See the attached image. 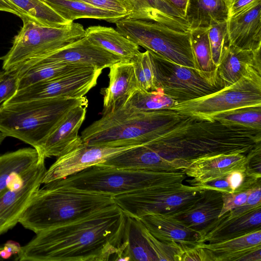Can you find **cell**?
I'll return each mask as SVG.
<instances>
[{
	"mask_svg": "<svg viewBox=\"0 0 261 261\" xmlns=\"http://www.w3.org/2000/svg\"><path fill=\"white\" fill-rule=\"evenodd\" d=\"M126 215L117 205L36 233L21 247L20 261L113 260L122 243Z\"/></svg>",
	"mask_w": 261,
	"mask_h": 261,
	"instance_id": "obj_1",
	"label": "cell"
},
{
	"mask_svg": "<svg viewBox=\"0 0 261 261\" xmlns=\"http://www.w3.org/2000/svg\"><path fill=\"white\" fill-rule=\"evenodd\" d=\"M261 143V130L186 116L146 144L172 171L195 160L221 154H247Z\"/></svg>",
	"mask_w": 261,
	"mask_h": 261,
	"instance_id": "obj_2",
	"label": "cell"
},
{
	"mask_svg": "<svg viewBox=\"0 0 261 261\" xmlns=\"http://www.w3.org/2000/svg\"><path fill=\"white\" fill-rule=\"evenodd\" d=\"M33 195L19 223L35 233L116 205L110 195L44 184Z\"/></svg>",
	"mask_w": 261,
	"mask_h": 261,
	"instance_id": "obj_3",
	"label": "cell"
},
{
	"mask_svg": "<svg viewBox=\"0 0 261 261\" xmlns=\"http://www.w3.org/2000/svg\"><path fill=\"white\" fill-rule=\"evenodd\" d=\"M186 116L170 109L140 111L122 106L102 117L81 133L84 144L111 147L145 144Z\"/></svg>",
	"mask_w": 261,
	"mask_h": 261,
	"instance_id": "obj_4",
	"label": "cell"
},
{
	"mask_svg": "<svg viewBox=\"0 0 261 261\" xmlns=\"http://www.w3.org/2000/svg\"><path fill=\"white\" fill-rule=\"evenodd\" d=\"M86 102L88 100L85 96L3 103L0 106V132L37 149L71 109Z\"/></svg>",
	"mask_w": 261,
	"mask_h": 261,
	"instance_id": "obj_5",
	"label": "cell"
},
{
	"mask_svg": "<svg viewBox=\"0 0 261 261\" xmlns=\"http://www.w3.org/2000/svg\"><path fill=\"white\" fill-rule=\"evenodd\" d=\"M187 177L182 171L137 170L96 165L50 183L113 197L151 187L183 182Z\"/></svg>",
	"mask_w": 261,
	"mask_h": 261,
	"instance_id": "obj_6",
	"label": "cell"
},
{
	"mask_svg": "<svg viewBox=\"0 0 261 261\" xmlns=\"http://www.w3.org/2000/svg\"><path fill=\"white\" fill-rule=\"evenodd\" d=\"M115 23L119 32L150 54L199 69L192 50L190 32L154 21L126 17Z\"/></svg>",
	"mask_w": 261,
	"mask_h": 261,
	"instance_id": "obj_7",
	"label": "cell"
},
{
	"mask_svg": "<svg viewBox=\"0 0 261 261\" xmlns=\"http://www.w3.org/2000/svg\"><path fill=\"white\" fill-rule=\"evenodd\" d=\"M21 19L23 25L15 37L12 46L0 57L4 70L43 57L85 36V29L77 22L53 27L26 17Z\"/></svg>",
	"mask_w": 261,
	"mask_h": 261,
	"instance_id": "obj_8",
	"label": "cell"
},
{
	"mask_svg": "<svg viewBox=\"0 0 261 261\" xmlns=\"http://www.w3.org/2000/svg\"><path fill=\"white\" fill-rule=\"evenodd\" d=\"M246 107H261V71L256 69L231 85L178 103L170 109L183 116L214 121V117L220 114Z\"/></svg>",
	"mask_w": 261,
	"mask_h": 261,
	"instance_id": "obj_9",
	"label": "cell"
},
{
	"mask_svg": "<svg viewBox=\"0 0 261 261\" xmlns=\"http://www.w3.org/2000/svg\"><path fill=\"white\" fill-rule=\"evenodd\" d=\"M151 55L156 70L157 89H162L177 103L204 96L224 87L217 68L204 71Z\"/></svg>",
	"mask_w": 261,
	"mask_h": 261,
	"instance_id": "obj_10",
	"label": "cell"
},
{
	"mask_svg": "<svg viewBox=\"0 0 261 261\" xmlns=\"http://www.w3.org/2000/svg\"><path fill=\"white\" fill-rule=\"evenodd\" d=\"M203 191L178 182L116 195L113 199L126 216L139 218L149 213L176 211L195 200Z\"/></svg>",
	"mask_w": 261,
	"mask_h": 261,
	"instance_id": "obj_11",
	"label": "cell"
},
{
	"mask_svg": "<svg viewBox=\"0 0 261 261\" xmlns=\"http://www.w3.org/2000/svg\"><path fill=\"white\" fill-rule=\"evenodd\" d=\"M102 70L91 68L33 84L17 90L3 103H11L56 97H82L97 85Z\"/></svg>",
	"mask_w": 261,
	"mask_h": 261,
	"instance_id": "obj_12",
	"label": "cell"
},
{
	"mask_svg": "<svg viewBox=\"0 0 261 261\" xmlns=\"http://www.w3.org/2000/svg\"><path fill=\"white\" fill-rule=\"evenodd\" d=\"M42 156L30 172L11 183L0 193V235L18 223L34 193L40 188L46 171Z\"/></svg>",
	"mask_w": 261,
	"mask_h": 261,
	"instance_id": "obj_13",
	"label": "cell"
},
{
	"mask_svg": "<svg viewBox=\"0 0 261 261\" xmlns=\"http://www.w3.org/2000/svg\"><path fill=\"white\" fill-rule=\"evenodd\" d=\"M120 61H127L94 44L85 37L40 58L17 67L21 73L32 65L41 62H62L103 69Z\"/></svg>",
	"mask_w": 261,
	"mask_h": 261,
	"instance_id": "obj_14",
	"label": "cell"
},
{
	"mask_svg": "<svg viewBox=\"0 0 261 261\" xmlns=\"http://www.w3.org/2000/svg\"><path fill=\"white\" fill-rule=\"evenodd\" d=\"M138 145L111 147L88 146L83 143L68 153L57 158L46 170L42 184L65 178L91 166L101 164L110 157Z\"/></svg>",
	"mask_w": 261,
	"mask_h": 261,
	"instance_id": "obj_15",
	"label": "cell"
},
{
	"mask_svg": "<svg viewBox=\"0 0 261 261\" xmlns=\"http://www.w3.org/2000/svg\"><path fill=\"white\" fill-rule=\"evenodd\" d=\"M88 102L71 109L37 150L45 158L60 157L83 144L79 131L85 119Z\"/></svg>",
	"mask_w": 261,
	"mask_h": 261,
	"instance_id": "obj_16",
	"label": "cell"
},
{
	"mask_svg": "<svg viewBox=\"0 0 261 261\" xmlns=\"http://www.w3.org/2000/svg\"><path fill=\"white\" fill-rule=\"evenodd\" d=\"M109 69V86L101 89L103 95L102 115L122 107L139 89L132 61L117 62Z\"/></svg>",
	"mask_w": 261,
	"mask_h": 261,
	"instance_id": "obj_17",
	"label": "cell"
},
{
	"mask_svg": "<svg viewBox=\"0 0 261 261\" xmlns=\"http://www.w3.org/2000/svg\"><path fill=\"white\" fill-rule=\"evenodd\" d=\"M226 22L229 44L242 49H260L261 2L228 18Z\"/></svg>",
	"mask_w": 261,
	"mask_h": 261,
	"instance_id": "obj_18",
	"label": "cell"
},
{
	"mask_svg": "<svg viewBox=\"0 0 261 261\" xmlns=\"http://www.w3.org/2000/svg\"><path fill=\"white\" fill-rule=\"evenodd\" d=\"M222 205L221 192L213 190H204L201 195L190 203L176 211L166 213L200 232L218 218Z\"/></svg>",
	"mask_w": 261,
	"mask_h": 261,
	"instance_id": "obj_19",
	"label": "cell"
},
{
	"mask_svg": "<svg viewBox=\"0 0 261 261\" xmlns=\"http://www.w3.org/2000/svg\"><path fill=\"white\" fill-rule=\"evenodd\" d=\"M137 219L154 237L165 244L175 242L196 246L203 243L199 231L168 213H149Z\"/></svg>",
	"mask_w": 261,
	"mask_h": 261,
	"instance_id": "obj_20",
	"label": "cell"
},
{
	"mask_svg": "<svg viewBox=\"0 0 261 261\" xmlns=\"http://www.w3.org/2000/svg\"><path fill=\"white\" fill-rule=\"evenodd\" d=\"M228 214L218 217L200 232L201 243L224 241L261 229V207L232 219L228 218Z\"/></svg>",
	"mask_w": 261,
	"mask_h": 261,
	"instance_id": "obj_21",
	"label": "cell"
},
{
	"mask_svg": "<svg viewBox=\"0 0 261 261\" xmlns=\"http://www.w3.org/2000/svg\"><path fill=\"white\" fill-rule=\"evenodd\" d=\"M248 159L241 153L221 154L197 159L182 170L191 186H195L229 172L246 166Z\"/></svg>",
	"mask_w": 261,
	"mask_h": 261,
	"instance_id": "obj_22",
	"label": "cell"
},
{
	"mask_svg": "<svg viewBox=\"0 0 261 261\" xmlns=\"http://www.w3.org/2000/svg\"><path fill=\"white\" fill-rule=\"evenodd\" d=\"M217 69L224 87L231 85L253 69L261 71L260 49H242L229 44L228 40Z\"/></svg>",
	"mask_w": 261,
	"mask_h": 261,
	"instance_id": "obj_23",
	"label": "cell"
},
{
	"mask_svg": "<svg viewBox=\"0 0 261 261\" xmlns=\"http://www.w3.org/2000/svg\"><path fill=\"white\" fill-rule=\"evenodd\" d=\"M89 41L127 61H133L141 53L139 46L117 29L101 25H92L85 29Z\"/></svg>",
	"mask_w": 261,
	"mask_h": 261,
	"instance_id": "obj_24",
	"label": "cell"
},
{
	"mask_svg": "<svg viewBox=\"0 0 261 261\" xmlns=\"http://www.w3.org/2000/svg\"><path fill=\"white\" fill-rule=\"evenodd\" d=\"M113 260L158 261L142 233L138 219L126 215L122 241Z\"/></svg>",
	"mask_w": 261,
	"mask_h": 261,
	"instance_id": "obj_25",
	"label": "cell"
},
{
	"mask_svg": "<svg viewBox=\"0 0 261 261\" xmlns=\"http://www.w3.org/2000/svg\"><path fill=\"white\" fill-rule=\"evenodd\" d=\"M198 245L212 253L214 261H244L247 254L261 249V229L230 240Z\"/></svg>",
	"mask_w": 261,
	"mask_h": 261,
	"instance_id": "obj_26",
	"label": "cell"
},
{
	"mask_svg": "<svg viewBox=\"0 0 261 261\" xmlns=\"http://www.w3.org/2000/svg\"><path fill=\"white\" fill-rule=\"evenodd\" d=\"M42 156L34 147L0 155V193L14 180L30 172Z\"/></svg>",
	"mask_w": 261,
	"mask_h": 261,
	"instance_id": "obj_27",
	"label": "cell"
},
{
	"mask_svg": "<svg viewBox=\"0 0 261 261\" xmlns=\"http://www.w3.org/2000/svg\"><path fill=\"white\" fill-rule=\"evenodd\" d=\"M185 18L190 30L208 28L226 21V0H188Z\"/></svg>",
	"mask_w": 261,
	"mask_h": 261,
	"instance_id": "obj_28",
	"label": "cell"
},
{
	"mask_svg": "<svg viewBox=\"0 0 261 261\" xmlns=\"http://www.w3.org/2000/svg\"><path fill=\"white\" fill-rule=\"evenodd\" d=\"M261 183V173L248 165L206 181L194 187L204 190H213L221 193H233L252 188Z\"/></svg>",
	"mask_w": 261,
	"mask_h": 261,
	"instance_id": "obj_29",
	"label": "cell"
},
{
	"mask_svg": "<svg viewBox=\"0 0 261 261\" xmlns=\"http://www.w3.org/2000/svg\"><path fill=\"white\" fill-rule=\"evenodd\" d=\"M69 22L80 18H92L115 23L123 15L103 10L78 0H42Z\"/></svg>",
	"mask_w": 261,
	"mask_h": 261,
	"instance_id": "obj_30",
	"label": "cell"
},
{
	"mask_svg": "<svg viewBox=\"0 0 261 261\" xmlns=\"http://www.w3.org/2000/svg\"><path fill=\"white\" fill-rule=\"evenodd\" d=\"M91 68L93 67L62 62L38 63L19 74L18 90L33 84Z\"/></svg>",
	"mask_w": 261,
	"mask_h": 261,
	"instance_id": "obj_31",
	"label": "cell"
},
{
	"mask_svg": "<svg viewBox=\"0 0 261 261\" xmlns=\"http://www.w3.org/2000/svg\"><path fill=\"white\" fill-rule=\"evenodd\" d=\"M20 14L40 24L60 27L70 23L42 0H5Z\"/></svg>",
	"mask_w": 261,
	"mask_h": 261,
	"instance_id": "obj_32",
	"label": "cell"
},
{
	"mask_svg": "<svg viewBox=\"0 0 261 261\" xmlns=\"http://www.w3.org/2000/svg\"><path fill=\"white\" fill-rule=\"evenodd\" d=\"M177 103L161 89L151 91L138 89L123 106L138 110L150 111L170 109Z\"/></svg>",
	"mask_w": 261,
	"mask_h": 261,
	"instance_id": "obj_33",
	"label": "cell"
},
{
	"mask_svg": "<svg viewBox=\"0 0 261 261\" xmlns=\"http://www.w3.org/2000/svg\"><path fill=\"white\" fill-rule=\"evenodd\" d=\"M225 125L261 130V107H246L220 114L214 118Z\"/></svg>",
	"mask_w": 261,
	"mask_h": 261,
	"instance_id": "obj_34",
	"label": "cell"
},
{
	"mask_svg": "<svg viewBox=\"0 0 261 261\" xmlns=\"http://www.w3.org/2000/svg\"><path fill=\"white\" fill-rule=\"evenodd\" d=\"M208 28L194 29L190 31L191 45L197 65L199 70L204 71H212L217 68L212 59Z\"/></svg>",
	"mask_w": 261,
	"mask_h": 261,
	"instance_id": "obj_35",
	"label": "cell"
},
{
	"mask_svg": "<svg viewBox=\"0 0 261 261\" xmlns=\"http://www.w3.org/2000/svg\"><path fill=\"white\" fill-rule=\"evenodd\" d=\"M139 90H158L156 70L151 54L147 50L141 53L133 61Z\"/></svg>",
	"mask_w": 261,
	"mask_h": 261,
	"instance_id": "obj_36",
	"label": "cell"
},
{
	"mask_svg": "<svg viewBox=\"0 0 261 261\" xmlns=\"http://www.w3.org/2000/svg\"><path fill=\"white\" fill-rule=\"evenodd\" d=\"M226 21L213 25L208 30L212 59L216 68L220 60L224 46L228 40Z\"/></svg>",
	"mask_w": 261,
	"mask_h": 261,
	"instance_id": "obj_37",
	"label": "cell"
},
{
	"mask_svg": "<svg viewBox=\"0 0 261 261\" xmlns=\"http://www.w3.org/2000/svg\"><path fill=\"white\" fill-rule=\"evenodd\" d=\"M94 7L112 12L129 16L133 11L130 0H78Z\"/></svg>",
	"mask_w": 261,
	"mask_h": 261,
	"instance_id": "obj_38",
	"label": "cell"
},
{
	"mask_svg": "<svg viewBox=\"0 0 261 261\" xmlns=\"http://www.w3.org/2000/svg\"><path fill=\"white\" fill-rule=\"evenodd\" d=\"M140 222L142 233L156 255L158 261H174L173 248L154 237L141 221Z\"/></svg>",
	"mask_w": 261,
	"mask_h": 261,
	"instance_id": "obj_39",
	"label": "cell"
},
{
	"mask_svg": "<svg viewBox=\"0 0 261 261\" xmlns=\"http://www.w3.org/2000/svg\"><path fill=\"white\" fill-rule=\"evenodd\" d=\"M19 74L16 70H4L0 75V106L18 90Z\"/></svg>",
	"mask_w": 261,
	"mask_h": 261,
	"instance_id": "obj_40",
	"label": "cell"
},
{
	"mask_svg": "<svg viewBox=\"0 0 261 261\" xmlns=\"http://www.w3.org/2000/svg\"><path fill=\"white\" fill-rule=\"evenodd\" d=\"M259 207H261V184L257 185L252 189L244 203L229 212L228 218L239 217Z\"/></svg>",
	"mask_w": 261,
	"mask_h": 261,
	"instance_id": "obj_41",
	"label": "cell"
},
{
	"mask_svg": "<svg viewBox=\"0 0 261 261\" xmlns=\"http://www.w3.org/2000/svg\"><path fill=\"white\" fill-rule=\"evenodd\" d=\"M254 187L244 191L237 193H221L223 205L218 217L223 215L226 212H231L244 203L247 200L248 195Z\"/></svg>",
	"mask_w": 261,
	"mask_h": 261,
	"instance_id": "obj_42",
	"label": "cell"
},
{
	"mask_svg": "<svg viewBox=\"0 0 261 261\" xmlns=\"http://www.w3.org/2000/svg\"><path fill=\"white\" fill-rule=\"evenodd\" d=\"M259 2H261V0H226L228 18L236 15Z\"/></svg>",
	"mask_w": 261,
	"mask_h": 261,
	"instance_id": "obj_43",
	"label": "cell"
},
{
	"mask_svg": "<svg viewBox=\"0 0 261 261\" xmlns=\"http://www.w3.org/2000/svg\"><path fill=\"white\" fill-rule=\"evenodd\" d=\"M20 245L13 241H8L5 243L0 250V257L2 260L13 258L18 259V255L20 251Z\"/></svg>",
	"mask_w": 261,
	"mask_h": 261,
	"instance_id": "obj_44",
	"label": "cell"
},
{
	"mask_svg": "<svg viewBox=\"0 0 261 261\" xmlns=\"http://www.w3.org/2000/svg\"><path fill=\"white\" fill-rule=\"evenodd\" d=\"M175 7L185 17L188 0H167Z\"/></svg>",
	"mask_w": 261,
	"mask_h": 261,
	"instance_id": "obj_45",
	"label": "cell"
},
{
	"mask_svg": "<svg viewBox=\"0 0 261 261\" xmlns=\"http://www.w3.org/2000/svg\"><path fill=\"white\" fill-rule=\"evenodd\" d=\"M0 11L10 12L20 17L19 13L5 0H0Z\"/></svg>",
	"mask_w": 261,
	"mask_h": 261,
	"instance_id": "obj_46",
	"label": "cell"
},
{
	"mask_svg": "<svg viewBox=\"0 0 261 261\" xmlns=\"http://www.w3.org/2000/svg\"><path fill=\"white\" fill-rule=\"evenodd\" d=\"M7 137V136L4 134L0 132V145L4 141L5 138Z\"/></svg>",
	"mask_w": 261,
	"mask_h": 261,
	"instance_id": "obj_47",
	"label": "cell"
},
{
	"mask_svg": "<svg viewBox=\"0 0 261 261\" xmlns=\"http://www.w3.org/2000/svg\"><path fill=\"white\" fill-rule=\"evenodd\" d=\"M2 246H3V245H2V246H0V250L2 249ZM2 260V259H1V257H0V260Z\"/></svg>",
	"mask_w": 261,
	"mask_h": 261,
	"instance_id": "obj_48",
	"label": "cell"
},
{
	"mask_svg": "<svg viewBox=\"0 0 261 261\" xmlns=\"http://www.w3.org/2000/svg\"><path fill=\"white\" fill-rule=\"evenodd\" d=\"M2 71H0V75H1Z\"/></svg>",
	"mask_w": 261,
	"mask_h": 261,
	"instance_id": "obj_49",
	"label": "cell"
}]
</instances>
